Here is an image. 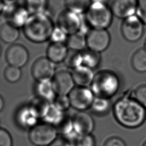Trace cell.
I'll use <instances>...</instances> for the list:
<instances>
[{
  "instance_id": "cell-1",
  "label": "cell",
  "mask_w": 146,
  "mask_h": 146,
  "mask_svg": "<svg viewBox=\"0 0 146 146\" xmlns=\"http://www.w3.org/2000/svg\"><path fill=\"white\" fill-rule=\"evenodd\" d=\"M113 112L117 122L128 128L141 125L146 119V108L136 99L123 97L116 101Z\"/></svg>"
},
{
  "instance_id": "cell-2",
  "label": "cell",
  "mask_w": 146,
  "mask_h": 146,
  "mask_svg": "<svg viewBox=\"0 0 146 146\" xmlns=\"http://www.w3.org/2000/svg\"><path fill=\"white\" fill-rule=\"evenodd\" d=\"M55 27L48 11L30 14L23 31L25 37L30 42L41 43L50 39Z\"/></svg>"
},
{
  "instance_id": "cell-3",
  "label": "cell",
  "mask_w": 146,
  "mask_h": 146,
  "mask_svg": "<svg viewBox=\"0 0 146 146\" xmlns=\"http://www.w3.org/2000/svg\"><path fill=\"white\" fill-rule=\"evenodd\" d=\"M91 87L95 96L109 99L118 91L120 80L114 72L102 71L95 75Z\"/></svg>"
},
{
  "instance_id": "cell-4",
  "label": "cell",
  "mask_w": 146,
  "mask_h": 146,
  "mask_svg": "<svg viewBox=\"0 0 146 146\" xmlns=\"http://www.w3.org/2000/svg\"><path fill=\"white\" fill-rule=\"evenodd\" d=\"M84 16L91 29L107 30L112 22L113 15L108 3L91 1Z\"/></svg>"
},
{
  "instance_id": "cell-5",
  "label": "cell",
  "mask_w": 146,
  "mask_h": 146,
  "mask_svg": "<svg viewBox=\"0 0 146 146\" xmlns=\"http://www.w3.org/2000/svg\"><path fill=\"white\" fill-rule=\"evenodd\" d=\"M55 127L48 123L37 124L29 131L30 141L36 146H48L57 139Z\"/></svg>"
},
{
  "instance_id": "cell-6",
  "label": "cell",
  "mask_w": 146,
  "mask_h": 146,
  "mask_svg": "<svg viewBox=\"0 0 146 146\" xmlns=\"http://www.w3.org/2000/svg\"><path fill=\"white\" fill-rule=\"evenodd\" d=\"M71 106L79 111H84L92 106L95 96L88 87H74L68 94Z\"/></svg>"
},
{
  "instance_id": "cell-7",
  "label": "cell",
  "mask_w": 146,
  "mask_h": 146,
  "mask_svg": "<svg viewBox=\"0 0 146 146\" xmlns=\"http://www.w3.org/2000/svg\"><path fill=\"white\" fill-rule=\"evenodd\" d=\"M2 14L5 22L18 29L23 28L30 15L24 5L17 3L4 5Z\"/></svg>"
},
{
  "instance_id": "cell-8",
  "label": "cell",
  "mask_w": 146,
  "mask_h": 146,
  "mask_svg": "<svg viewBox=\"0 0 146 146\" xmlns=\"http://www.w3.org/2000/svg\"><path fill=\"white\" fill-rule=\"evenodd\" d=\"M144 23L135 14L124 19L121 26L124 38L129 42L139 40L144 34Z\"/></svg>"
},
{
  "instance_id": "cell-9",
  "label": "cell",
  "mask_w": 146,
  "mask_h": 146,
  "mask_svg": "<svg viewBox=\"0 0 146 146\" xmlns=\"http://www.w3.org/2000/svg\"><path fill=\"white\" fill-rule=\"evenodd\" d=\"M82 15L65 9L59 14L56 26L68 36L76 33L79 32L81 26Z\"/></svg>"
},
{
  "instance_id": "cell-10",
  "label": "cell",
  "mask_w": 146,
  "mask_h": 146,
  "mask_svg": "<svg viewBox=\"0 0 146 146\" xmlns=\"http://www.w3.org/2000/svg\"><path fill=\"white\" fill-rule=\"evenodd\" d=\"M87 48L99 53L108 48L111 36L106 29H92L86 35Z\"/></svg>"
},
{
  "instance_id": "cell-11",
  "label": "cell",
  "mask_w": 146,
  "mask_h": 146,
  "mask_svg": "<svg viewBox=\"0 0 146 146\" xmlns=\"http://www.w3.org/2000/svg\"><path fill=\"white\" fill-rule=\"evenodd\" d=\"M31 73L38 82L51 80L56 73L55 63L47 57L38 58L32 66Z\"/></svg>"
},
{
  "instance_id": "cell-12",
  "label": "cell",
  "mask_w": 146,
  "mask_h": 146,
  "mask_svg": "<svg viewBox=\"0 0 146 146\" xmlns=\"http://www.w3.org/2000/svg\"><path fill=\"white\" fill-rule=\"evenodd\" d=\"M5 58L10 66L21 68L28 62L29 54L25 46L19 43H13L7 48Z\"/></svg>"
},
{
  "instance_id": "cell-13",
  "label": "cell",
  "mask_w": 146,
  "mask_h": 146,
  "mask_svg": "<svg viewBox=\"0 0 146 146\" xmlns=\"http://www.w3.org/2000/svg\"><path fill=\"white\" fill-rule=\"evenodd\" d=\"M51 82L57 95H68L75 87L71 72L67 70H60L56 72Z\"/></svg>"
},
{
  "instance_id": "cell-14",
  "label": "cell",
  "mask_w": 146,
  "mask_h": 146,
  "mask_svg": "<svg viewBox=\"0 0 146 146\" xmlns=\"http://www.w3.org/2000/svg\"><path fill=\"white\" fill-rule=\"evenodd\" d=\"M110 7L113 16L124 20L136 14L137 1L114 0Z\"/></svg>"
},
{
  "instance_id": "cell-15",
  "label": "cell",
  "mask_w": 146,
  "mask_h": 146,
  "mask_svg": "<svg viewBox=\"0 0 146 146\" xmlns=\"http://www.w3.org/2000/svg\"><path fill=\"white\" fill-rule=\"evenodd\" d=\"M74 131L78 135L91 134L95 123L92 117L85 111H79L72 118Z\"/></svg>"
},
{
  "instance_id": "cell-16",
  "label": "cell",
  "mask_w": 146,
  "mask_h": 146,
  "mask_svg": "<svg viewBox=\"0 0 146 146\" xmlns=\"http://www.w3.org/2000/svg\"><path fill=\"white\" fill-rule=\"evenodd\" d=\"M71 75L75 84L84 87L91 86L95 76L93 70L83 65L73 69Z\"/></svg>"
},
{
  "instance_id": "cell-17",
  "label": "cell",
  "mask_w": 146,
  "mask_h": 146,
  "mask_svg": "<svg viewBox=\"0 0 146 146\" xmlns=\"http://www.w3.org/2000/svg\"><path fill=\"white\" fill-rule=\"evenodd\" d=\"M68 51L66 43L51 42L47 48L46 57L55 64L59 63L64 62Z\"/></svg>"
},
{
  "instance_id": "cell-18",
  "label": "cell",
  "mask_w": 146,
  "mask_h": 146,
  "mask_svg": "<svg viewBox=\"0 0 146 146\" xmlns=\"http://www.w3.org/2000/svg\"><path fill=\"white\" fill-rule=\"evenodd\" d=\"M16 117L19 125L25 128L31 129L38 124V117L29 106L21 108L18 111Z\"/></svg>"
},
{
  "instance_id": "cell-19",
  "label": "cell",
  "mask_w": 146,
  "mask_h": 146,
  "mask_svg": "<svg viewBox=\"0 0 146 146\" xmlns=\"http://www.w3.org/2000/svg\"><path fill=\"white\" fill-rule=\"evenodd\" d=\"M19 36V29L5 22L0 25V40L6 43L13 44Z\"/></svg>"
},
{
  "instance_id": "cell-20",
  "label": "cell",
  "mask_w": 146,
  "mask_h": 146,
  "mask_svg": "<svg viewBox=\"0 0 146 146\" xmlns=\"http://www.w3.org/2000/svg\"><path fill=\"white\" fill-rule=\"evenodd\" d=\"M51 103L39 96L34 98L28 106L38 118H44L51 105Z\"/></svg>"
},
{
  "instance_id": "cell-21",
  "label": "cell",
  "mask_w": 146,
  "mask_h": 146,
  "mask_svg": "<svg viewBox=\"0 0 146 146\" xmlns=\"http://www.w3.org/2000/svg\"><path fill=\"white\" fill-rule=\"evenodd\" d=\"M35 91L38 96L45 99L51 103H53L57 95L54 90L51 80L38 82Z\"/></svg>"
},
{
  "instance_id": "cell-22",
  "label": "cell",
  "mask_w": 146,
  "mask_h": 146,
  "mask_svg": "<svg viewBox=\"0 0 146 146\" xmlns=\"http://www.w3.org/2000/svg\"><path fill=\"white\" fill-rule=\"evenodd\" d=\"M66 44L69 50L82 51L87 48L86 36L79 32L68 36Z\"/></svg>"
},
{
  "instance_id": "cell-23",
  "label": "cell",
  "mask_w": 146,
  "mask_h": 146,
  "mask_svg": "<svg viewBox=\"0 0 146 146\" xmlns=\"http://www.w3.org/2000/svg\"><path fill=\"white\" fill-rule=\"evenodd\" d=\"M83 66L92 70L98 67L100 63V53L92 51L88 48L82 51Z\"/></svg>"
},
{
  "instance_id": "cell-24",
  "label": "cell",
  "mask_w": 146,
  "mask_h": 146,
  "mask_svg": "<svg viewBox=\"0 0 146 146\" xmlns=\"http://www.w3.org/2000/svg\"><path fill=\"white\" fill-rule=\"evenodd\" d=\"M66 9L83 15L89 8L91 0H64Z\"/></svg>"
},
{
  "instance_id": "cell-25",
  "label": "cell",
  "mask_w": 146,
  "mask_h": 146,
  "mask_svg": "<svg viewBox=\"0 0 146 146\" xmlns=\"http://www.w3.org/2000/svg\"><path fill=\"white\" fill-rule=\"evenodd\" d=\"M24 6L30 14L48 11V0H25Z\"/></svg>"
},
{
  "instance_id": "cell-26",
  "label": "cell",
  "mask_w": 146,
  "mask_h": 146,
  "mask_svg": "<svg viewBox=\"0 0 146 146\" xmlns=\"http://www.w3.org/2000/svg\"><path fill=\"white\" fill-rule=\"evenodd\" d=\"M132 66L135 70L140 72L146 71V50L140 48L133 55L131 59Z\"/></svg>"
},
{
  "instance_id": "cell-27",
  "label": "cell",
  "mask_w": 146,
  "mask_h": 146,
  "mask_svg": "<svg viewBox=\"0 0 146 146\" xmlns=\"http://www.w3.org/2000/svg\"><path fill=\"white\" fill-rule=\"evenodd\" d=\"M64 116V112L60 111L53 103H51L43 119L45 120L46 123L55 126L63 119Z\"/></svg>"
},
{
  "instance_id": "cell-28",
  "label": "cell",
  "mask_w": 146,
  "mask_h": 146,
  "mask_svg": "<svg viewBox=\"0 0 146 146\" xmlns=\"http://www.w3.org/2000/svg\"><path fill=\"white\" fill-rule=\"evenodd\" d=\"M54 127L58 133H60L66 137L74 132L72 119L65 115L63 119Z\"/></svg>"
},
{
  "instance_id": "cell-29",
  "label": "cell",
  "mask_w": 146,
  "mask_h": 146,
  "mask_svg": "<svg viewBox=\"0 0 146 146\" xmlns=\"http://www.w3.org/2000/svg\"><path fill=\"white\" fill-rule=\"evenodd\" d=\"M65 64L72 70L83 65L82 51L68 49L67 55L64 60Z\"/></svg>"
},
{
  "instance_id": "cell-30",
  "label": "cell",
  "mask_w": 146,
  "mask_h": 146,
  "mask_svg": "<svg viewBox=\"0 0 146 146\" xmlns=\"http://www.w3.org/2000/svg\"><path fill=\"white\" fill-rule=\"evenodd\" d=\"M110 107V102L109 99L95 97L91 108L93 111L98 114H104L107 112Z\"/></svg>"
},
{
  "instance_id": "cell-31",
  "label": "cell",
  "mask_w": 146,
  "mask_h": 146,
  "mask_svg": "<svg viewBox=\"0 0 146 146\" xmlns=\"http://www.w3.org/2000/svg\"><path fill=\"white\" fill-rule=\"evenodd\" d=\"M5 79L10 83H15L19 80L22 76V72L20 68L9 66L4 71Z\"/></svg>"
},
{
  "instance_id": "cell-32",
  "label": "cell",
  "mask_w": 146,
  "mask_h": 146,
  "mask_svg": "<svg viewBox=\"0 0 146 146\" xmlns=\"http://www.w3.org/2000/svg\"><path fill=\"white\" fill-rule=\"evenodd\" d=\"M68 35L58 26H55L50 40L51 42L66 43Z\"/></svg>"
},
{
  "instance_id": "cell-33",
  "label": "cell",
  "mask_w": 146,
  "mask_h": 146,
  "mask_svg": "<svg viewBox=\"0 0 146 146\" xmlns=\"http://www.w3.org/2000/svg\"><path fill=\"white\" fill-rule=\"evenodd\" d=\"M53 103L60 111L64 112L71 106L68 95H56Z\"/></svg>"
},
{
  "instance_id": "cell-34",
  "label": "cell",
  "mask_w": 146,
  "mask_h": 146,
  "mask_svg": "<svg viewBox=\"0 0 146 146\" xmlns=\"http://www.w3.org/2000/svg\"><path fill=\"white\" fill-rule=\"evenodd\" d=\"M74 145L75 146H95V139L91 134L78 136Z\"/></svg>"
},
{
  "instance_id": "cell-35",
  "label": "cell",
  "mask_w": 146,
  "mask_h": 146,
  "mask_svg": "<svg viewBox=\"0 0 146 146\" xmlns=\"http://www.w3.org/2000/svg\"><path fill=\"white\" fill-rule=\"evenodd\" d=\"M134 96V99L146 108V85L139 87L135 91Z\"/></svg>"
},
{
  "instance_id": "cell-36",
  "label": "cell",
  "mask_w": 146,
  "mask_h": 146,
  "mask_svg": "<svg viewBox=\"0 0 146 146\" xmlns=\"http://www.w3.org/2000/svg\"><path fill=\"white\" fill-rule=\"evenodd\" d=\"M136 15L146 25V0H139Z\"/></svg>"
},
{
  "instance_id": "cell-37",
  "label": "cell",
  "mask_w": 146,
  "mask_h": 146,
  "mask_svg": "<svg viewBox=\"0 0 146 146\" xmlns=\"http://www.w3.org/2000/svg\"><path fill=\"white\" fill-rule=\"evenodd\" d=\"M13 140L9 132L0 128V146H12Z\"/></svg>"
},
{
  "instance_id": "cell-38",
  "label": "cell",
  "mask_w": 146,
  "mask_h": 146,
  "mask_svg": "<svg viewBox=\"0 0 146 146\" xmlns=\"http://www.w3.org/2000/svg\"><path fill=\"white\" fill-rule=\"evenodd\" d=\"M103 146H126V145L121 138L111 137L106 141Z\"/></svg>"
},
{
  "instance_id": "cell-39",
  "label": "cell",
  "mask_w": 146,
  "mask_h": 146,
  "mask_svg": "<svg viewBox=\"0 0 146 146\" xmlns=\"http://www.w3.org/2000/svg\"><path fill=\"white\" fill-rule=\"evenodd\" d=\"M48 146H75L65 138H57Z\"/></svg>"
},
{
  "instance_id": "cell-40",
  "label": "cell",
  "mask_w": 146,
  "mask_h": 146,
  "mask_svg": "<svg viewBox=\"0 0 146 146\" xmlns=\"http://www.w3.org/2000/svg\"><path fill=\"white\" fill-rule=\"evenodd\" d=\"M18 0H1V1L5 5H12L14 3H17Z\"/></svg>"
},
{
  "instance_id": "cell-41",
  "label": "cell",
  "mask_w": 146,
  "mask_h": 146,
  "mask_svg": "<svg viewBox=\"0 0 146 146\" xmlns=\"http://www.w3.org/2000/svg\"><path fill=\"white\" fill-rule=\"evenodd\" d=\"M4 107V101L2 96L0 95V112L3 110Z\"/></svg>"
},
{
  "instance_id": "cell-42",
  "label": "cell",
  "mask_w": 146,
  "mask_h": 146,
  "mask_svg": "<svg viewBox=\"0 0 146 146\" xmlns=\"http://www.w3.org/2000/svg\"><path fill=\"white\" fill-rule=\"evenodd\" d=\"M4 4L1 1V0H0V14H2V11H3V7H4Z\"/></svg>"
},
{
  "instance_id": "cell-43",
  "label": "cell",
  "mask_w": 146,
  "mask_h": 146,
  "mask_svg": "<svg viewBox=\"0 0 146 146\" xmlns=\"http://www.w3.org/2000/svg\"><path fill=\"white\" fill-rule=\"evenodd\" d=\"M144 48L146 50V39H145V43H144Z\"/></svg>"
},
{
  "instance_id": "cell-44",
  "label": "cell",
  "mask_w": 146,
  "mask_h": 146,
  "mask_svg": "<svg viewBox=\"0 0 146 146\" xmlns=\"http://www.w3.org/2000/svg\"><path fill=\"white\" fill-rule=\"evenodd\" d=\"M1 53H2V48H1V47L0 46V56L1 55Z\"/></svg>"
},
{
  "instance_id": "cell-45",
  "label": "cell",
  "mask_w": 146,
  "mask_h": 146,
  "mask_svg": "<svg viewBox=\"0 0 146 146\" xmlns=\"http://www.w3.org/2000/svg\"><path fill=\"white\" fill-rule=\"evenodd\" d=\"M143 146H146V141L144 143V144L143 145Z\"/></svg>"
},
{
  "instance_id": "cell-46",
  "label": "cell",
  "mask_w": 146,
  "mask_h": 146,
  "mask_svg": "<svg viewBox=\"0 0 146 146\" xmlns=\"http://www.w3.org/2000/svg\"><path fill=\"white\" fill-rule=\"evenodd\" d=\"M137 1H139V0H137Z\"/></svg>"
}]
</instances>
